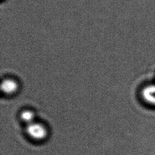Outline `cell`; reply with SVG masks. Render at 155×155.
<instances>
[{
    "label": "cell",
    "mask_w": 155,
    "mask_h": 155,
    "mask_svg": "<svg viewBox=\"0 0 155 155\" xmlns=\"http://www.w3.org/2000/svg\"><path fill=\"white\" fill-rule=\"evenodd\" d=\"M26 131L28 136L35 140L44 139L48 134L47 128L42 124L36 122L27 125Z\"/></svg>",
    "instance_id": "cell-1"
},
{
    "label": "cell",
    "mask_w": 155,
    "mask_h": 155,
    "mask_svg": "<svg viewBox=\"0 0 155 155\" xmlns=\"http://www.w3.org/2000/svg\"><path fill=\"white\" fill-rule=\"evenodd\" d=\"M1 90L5 94H11L15 93L18 88L17 82L12 79H4L1 85Z\"/></svg>",
    "instance_id": "cell-2"
},
{
    "label": "cell",
    "mask_w": 155,
    "mask_h": 155,
    "mask_svg": "<svg viewBox=\"0 0 155 155\" xmlns=\"http://www.w3.org/2000/svg\"><path fill=\"white\" fill-rule=\"evenodd\" d=\"M142 95L146 102L155 105V85H148L144 88Z\"/></svg>",
    "instance_id": "cell-3"
},
{
    "label": "cell",
    "mask_w": 155,
    "mask_h": 155,
    "mask_svg": "<svg viewBox=\"0 0 155 155\" xmlns=\"http://www.w3.org/2000/svg\"><path fill=\"white\" fill-rule=\"evenodd\" d=\"M21 120L27 125L35 122V114L30 110H25L21 113Z\"/></svg>",
    "instance_id": "cell-4"
}]
</instances>
